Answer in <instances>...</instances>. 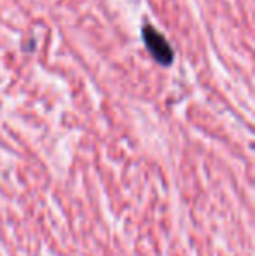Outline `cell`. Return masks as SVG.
<instances>
[{
  "label": "cell",
  "instance_id": "cell-1",
  "mask_svg": "<svg viewBox=\"0 0 255 256\" xmlns=\"http://www.w3.org/2000/svg\"><path fill=\"white\" fill-rule=\"evenodd\" d=\"M143 40H145V46L149 49V52L154 56V60L161 64H170L173 61V51L168 46V42L164 40V37L161 34H157L154 28L147 26L143 30Z\"/></svg>",
  "mask_w": 255,
  "mask_h": 256
}]
</instances>
